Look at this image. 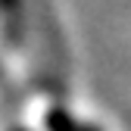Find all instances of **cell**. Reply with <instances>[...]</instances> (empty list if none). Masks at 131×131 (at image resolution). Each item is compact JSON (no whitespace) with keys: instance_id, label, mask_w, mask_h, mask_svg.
I'll use <instances>...</instances> for the list:
<instances>
[{"instance_id":"6da1fadb","label":"cell","mask_w":131,"mask_h":131,"mask_svg":"<svg viewBox=\"0 0 131 131\" xmlns=\"http://www.w3.org/2000/svg\"><path fill=\"white\" fill-rule=\"evenodd\" d=\"M6 16V38L9 41H19L22 38V22H19V0H0Z\"/></svg>"},{"instance_id":"7a4b0ae2","label":"cell","mask_w":131,"mask_h":131,"mask_svg":"<svg viewBox=\"0 0 131 131\" xmlns=\"http://www.w3.org/2000/svg\"><path fill=\"white\" fill-rule=\"evenodd\" d=\"M75 128V119L69 109L62 106H53L50 112H47V131H72Z\"/></svg>"},{"instance_id":"3957f363","label":"cell","mask_w":131,"mask_h":131,"mask_svg":"<svg viewBox=\"0 0 131 131\" xmlns=\"http://www.w3.org/2000/svg\"><path fill=\"white\" fill-rule=\"evenodd\" d=\"M72 131H100V128H97V125H78V122H75Z\"/></svg>"},{"instance_id":"277c9868","label":"cell","mask_w":131,"mask_h":131,"mask_svg":"<svg viewBox=\"0 0 131 131\" xmlns=\"http://www.w3.org/2000/svg\"><path fill=\"white\" fill-rule=\"evenodd\" d=\"M9 131H28V128H9Z\"/></svg>"}]
</instances>
